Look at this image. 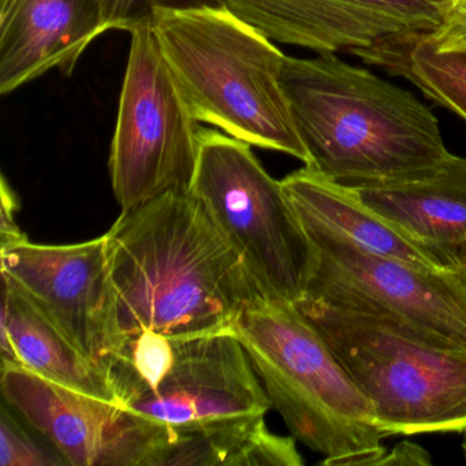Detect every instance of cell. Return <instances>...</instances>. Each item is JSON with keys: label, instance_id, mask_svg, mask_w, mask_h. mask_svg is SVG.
Returning a JSON list of instances; mask_svg holds the SVG:
<instances>
[{"label": "cell", "instance_id": "6da1fadb", "mask_svg": "<svg viewBox=\"0 0 466 466\" xmlns=\"http://www.w3.org/2000/svg\"><path fill=\"white\" fill-rule=\"evenodd\" d=\"M105 236L116 354L140 335L187 340L233 332L242 310L261 297L190 192L167 193L121 212Z\"/></svg>", "mask_w": 466, "mask_h": 466}, {"label": "cell", "instance_id": "7a4b0ae2", "mask_svg": "<svg viewBox=\"0 0 466 466\" xmlns=\"http://www.w3.org/2000/svg\"><path fill=\"white\" fill-rule=\"evenodd\" d=\"M282 86L308 167L345 187L422 178L451 155L438 118L413 92L335 54L286 56Z\"/></svg>", "mask_w": 466, "mask_h": 466}, {"label": "cell", "instance_id": "3957f363", "mask_svg": "<svg viewBox=\"0 0 466 466\" xmlns=\"http://www.w3.org/2000/svg\"><path fill=\"white\" fill-rule=\"evenodd\" d=\"M151 29L200 124L309 163L282 86L286 56L272 40L223 6L159 10Z\"/></svg>", "mask_w": 466, "mask_h": 466}, {"label": "cell", "instance_id": "277c9868", "mask_svg": "<svg viewBox=\"0 0 466 466\" xmlns=\"http://www.w3.org/2000/svg\"><path fill=\"white\" fill-rule=\"evenodd\" d=\"M271 406L323 465H378L375 409L299 307L258 297L234 324Z\"/></svg>", "mask_w": 466, "mask_h": 466}, {"label": "cell", "instance_id": "5b68a950", "mask_svg": "<svg viewBox=\"0 0 466 466\" xmlns=\"http://www.w3.org/2000/svg\"><path fill=\"white\" fill-rule=\"evenodd\" d=\"M297 307L370 398L384 438L465 432L466 349L376 313Z\"/></svg>", "mask_w": 466, "mask_h": 466}, {"label": "cell", "instance_id": "8992f818", "mask_svg": "<svg viewBox=\"0 0 466 466\" xmlns=\"http://www.w3.org/2000/svg\"><path fill=\"white\" fill-rule=\"evenodd\" d=\"M190 193L241 258L264 299L299 305L316 252L282 181L272 178L252 146L200 127Z\"/></svg>", "mask_w": 466, "mask_h": 466}, {"label": "cell", "instance_id": "52a82bcc", "mask_svg": "<svg viewBox=\"0 0 466 466\" xmlns=\"http://www.w3.org/2000/svg\"><path fill=\"white\" fill-rule=\"evenodd\" d=\"M130 35L108 160L122 214L167 193L189 192L200 132L151 25Z\"/></svg>", "mask_w": 466, "mask_h": 466}, {"label": "cell", "instance_id": "ba28073f", "mask_svg": "<svg viewBox=\"0 0 466 466\" xmlns=\"http://www.w3.org/2000/svg\"><path fill=\"white\" fill-rule=\"evenodd\" d=\"M296 212L316 252L302 301L386 316L466 349V261L444 271L422 268L364 249Z\"/></svg>", "mask_w": 466, "mask_h": 466}, {"label": "cell", "instance_id": "9c48e42d", "mask_svg": "<svg viewBox=\"0 0 466 466\" xmlns=\"http://www.w3.org/2000/svg\"><path fill=\"white\" fill-rule=\"evenodd\" d=\"M7 405L76 466H154L174 432L111 400L53 383L17 364H2Z\"/></svg>", "mask_w": 466, "mask_h": 466}, {"label": "cell", "instance_id": "30bf717a", "mask_svg": "<svg viewBox=\"0 0 466 466\" xmlns=\"http://www.w3.org/2000/svg\"><path fill=\"white\" fill-rule=\"evenodd\" d=\"M2 274L108 375L116 350L114 289L106 236L73 245L0 249Z\"/></svg>", "mask_w": 466, "mask_h": 466}, {"label": "cell", "instance_id": "8fae6325", "mask_svg": "<svg viewBox=\"0 0 466 466\" xmlns=\"http://www.w3.org/2000/svg\"><path fill=\"white\" fill-rule=\"evenodd\" d=\"M124 408L189 433L266 416L272 406L244 346L225 332L176 340L168 370Z\"/></svg>", "mask_w": 466, "mask_h": 466}, {"label": "cell", "instance_id": "7c38bea8", "mask_svg": "<svg viewBox=\"0 0 466 466\" xmlns=\"http://www.w3.org/2000/svg\"><path fill=\"white\" fill-rule=\"evenodd\" d=\"M449 0H218L274 43L318 54L375 47L425 35Z\"/></svg>", "mask_w": 466, "mask_h": 466}, {"label": "cell", "instance_id": "4fadbf2b", "mask_svg": "<svg viewBox=\"0 0 466 466\" xmlns=\"http://www.w3.org/2000/svg\"><path fill=\"white\" fill-rule=\"evenodd\" d=\"M107 31L99 0H0V94L51 70L72 76Z\"/></svg>", "mask_w": 466, "mask_h": 466}, {"label": "cell", "instance_id": "5bb4252c", "mask_svg": "<svg viewBox=\"0 0 466 466\" xmlns=\"http://www.w3.org/2000/svg\"><path fill=\"white\" fill-rule=\"evenodd\" d=\"M282 185L297 211L320 220L370 252L435 271L455 268L466 261V245L446 249L425 244L373 211L356 190L308 166L289 174Z\"/></svg>", "mask_w": 466, "mask_h": 466}, {"label": "cell", "instance_id": "9a60e30c", "mask_svg": "<svg viewBox=\"0 0 466 466\" xmlns=\"http://www.w3.org/2000/svg\"><path fill=\"white\" fill-rule=\"evenodd\" d=\"M2 278V364L21 365L53 383L118 403L107 373L78 350L6 275Z\"/></svg>", "mask_w": 466, "mask_h": 466}, {"label": "cell", "instance_id": "2e32d148", "mask_svg": "<svg viewBox=\"0 0 466 466\" xmlns=\"http://www.w3.org/2000/svg\"><path fill=\"white\" fill-rule=\"evenodd\" d=\"M354 190L373 211L425 244L466 245V157L451 154L422 178Z\"/></svg>", "mask_w": 466, "mask_h": 466}, {"label": "cell", "instance_id": "e0dca14e", "mask_svg": "<svg viewBox=\"0 0 466 466\" xmlns=\"http://www.w3.org/2000/svg\"><path fill=\"white\" fill-rule=\"evenodd\" d=\"M264 417L218 425L198 432L174 433L154 466H301L294 436L269 432Z\"/></svg>", "mask_w": 466, "mask_h": 466}, {"label": "cell", "instance_id": "ac0fdd59", "mask_svg": "<svg viewBox=\"0 0 466 466\" xmlns=\"http://www.w3.org/2000/svg\"><path fill=\"white\" fill-rule=\"evenodd\" d=\"M351 54L406 78L436 105L466 122V54H435L422 35L394 37Z\"/></svg>", "mask_w": 466, "mask_h": 466}, {"label": "cell", "instance_id": "d6986e66", "mask_svg": "<svg viewBox=\"0 0 466 466\" xmlns=\"http://www.w3.org/2000/svg\"><path fill=\"white\" fill-rule=\"evenodd\" d=\"M103 20L108 31L132 34L141 26L151 25L159 10H187L220 6L218 0H99Z\"/></svg>", "mask_w": 466, "mask_h": 466}, {"label": "cell", "instance_id": "ffe728a7", "mask_svg": "<svg viewBox=\"0 0 466 466\" xmlns=\"http://www.w3.org/2000/svg\"><path fill=\"white\" fill-rule=\"evenodd\" d=\"M0 465L2 466H56L66 461L54 457L43 449L7 410L2 408L0 417Z\"/></svg>", "mask_w": 466, "mask_h": 466}, {"label": "cell", "instance_id": "44dd1931", "mask_svg": "<svg viewBox=\"0 0 466 466\" xmlns=\"http://www.w3.org/2000/svg\"><path fill=\"white\" fill-rule=\"evenodd\" d=\"M422 39L435 54H466V0H449L441 24Z\"/></svg>", "mask_w": 466, "mask_h": 466}, {"label": "cell", "instance_id": "7402d4cb", "mask_svg": "<svg viewBox=\"0 0 466 466\" xmlns=\"http://www.w3.org/2000/svg\"><path fill=\"white\" fill-rule=\"evenodd\" d=\"M0 198H2V215H0V249L12 247V245L20 244L26 241L25 233L18 226L15 215L18 211V200L15 193L13 192L7 179L2 178V189H0Z\"/></svg>", "mask_w": 466, "mask_h": 466}, {"label": "cell", "instance_id": "603a6c76", "mask_svg": "<svg viewBox=\"0 0 466 466\" xmlns=\"http://www.w3.org/2000/svg\"><path fill=\"white\" fill-rule=\"evenodd\" d=\"M378 465H431V457L421 447L403 441L384 455Z\"/></svg>", "mask_w": 466, "mask_h": 466}, {"label": "cell", "instance_id": "cb8c5ba5", "mask_svg": "<svg viewBox=\"0 0 466 466\" xmlns=\"http://www.w3.org/2000/svg\"><path fill=\"white\" fill-rule=\"evenodd\" d=\"M462 450H463V454H465V458H466V431H465V441H463V444H462Z\"/></svg>", "mask_w": 466, "mask_h": 466}]
</instances>
